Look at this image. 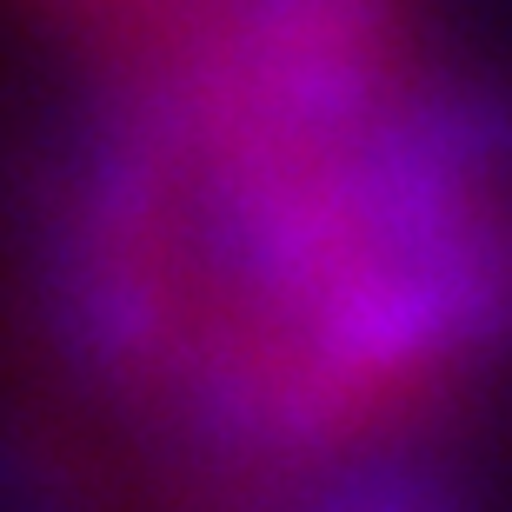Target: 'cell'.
<instances>
[{
	"mask_svg": "<svg viewBox=\"0 0 512 512\" xmlns=\"http://www.w3.org/2000/svg\"><path fill=\"white\" fill-rule=\"evenodd\" d=\"M14 7L34 20L40 47L54 54L60 80H67V74H94V67L120 60L127 47H140L187 0H14Z\"/></svg>",
	"mask_w": 512,
	"mask_h": 512,
	"instance_id": "2",
	"label": "cell"
},
{
	"mask_svg": "<svg viewBox=\"0 0 512 512\" xmlns=\"http://www.w3.org/2000/svg\"><path fill=\"white\" fill-rule=\"evenodd\" d=\"M60 87L40 326L153 512L473 473L512 393V80L459 0H187Z\"/></svg>",
	"mask_w": 512,
	"mask_h": 512,
	"instance_id": "1",
	"label": "cell"
}]
</instances>
